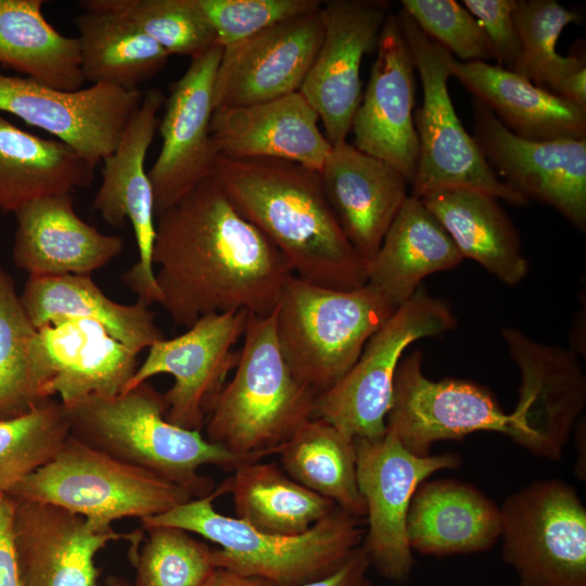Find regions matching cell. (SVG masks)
Instances as JSON below:
<instances>
[{"mask_svg": "<svg viewBox=\"0 0 586 586\" xmlns=\"http://www.w3.org/2000/svg\"><path fill=\"white\" fill-rule=\"evenodd\" d=\"M501 336L520 372L519 399L511 412L519 445L558 460L586 405V379L573 351L533 340L506 328Z\"/></svg>", "mask_w": 586, "mask_h": 586, "instance_id": "19", "label": "cell"}, {"mask_svg": "<svg viewBox=\"0 0 586 586\" xmlns=\"http://www.w3.org/2000/svg\"><path fill=\"white\" fill-rule=\"evenodd\" d=\"M0 222H1V212H0Z\"/></svg>", "mask_w": 586, "mask_h": 586, "instance_id": "49", "label": "cell"}, {"mask_svg": "<svg viewBox=\"0 0 586 586\" xmlns=\"http://www.w3.org/2000/svg\"><path fill=\"white\" fill-rule=\"evenodd\" d=\"M13 533L24 586H101L95 556L131 533L99 531L60 507L14 500Z\"/></svg>", "mask_w": 586, "mask_h": 586, "instance_id": "22", "label": "cell"}, {"mask_svg": "<svg viewBox=\"0 0 586 586\" xmlns=\"http://www.w3.org/2000/svg\"><path fill=\"white\" fill-rule=\"evenodd\" d=\"M20 300L37 330L71 319L92 320L136 354L163 337L145 303L119 304L90 276L28 277Z\"/></svg>", "mask_w": 586, "mask_h": 586, "instance_id": "29", "label": "cell"}, {"mask_svg": "<svg viewBox=\"0 0 586 586\" xmlns=\"http://www.w3.org/2000/svg\"><path fill=\"white\" fill-rule=\"evenodd\" d=\"M213 175L294 276L342 291L367 284L369 268L340 227L319 171L284 160L219 155Z\"/></svg>", "mask_w": 586, "mask_h": 586, "instance_id": "2", "label": "cell"}, {"mask_svg": "<svg viewBox=\"0 0 586 586\" xmlns=\"http://www.w3.org/2000/svg\"><path fill=\"white\" fill-rule=\"evenodd\" d=\"M300 91L250 105L214 110L211 136L219 155L276 158L320 171L332 144Z\"/></svg>", "mask_w": 586, "mask_h": 586, "instance_id": "26", "label": "cell"}, {"mask_svg": "<svg viewBox=\"0 0 586 586\" xmlns=\"http://www.w3.org/2000/svg\"><path fill=\"white\" fill-rule=\"evenodd\" d=\"M249 316L245 310L208 314L179 336L155 341L124 392L156 374L173 375V386L163 394L165 418L201 432L208 402L237 365L239 354L233 347L243 336Z\"/></svg>", "mask_w": 586, "mask_h": 586, "instance_id": "14", "label": "cell"}, {"mask_svg": "<svg viewBox=\"0 0 586 586\" xmlns=\"http://www.w3.org/2000/svg\"><path fill=\"white\" fill-rule=\"evenodd\" d=\"M203 586H273L266 579L216 568Z\"/></svg>", "mask_w": 586, "mask_h": 586, "instance_id": "47", "label": "cell"}, {"mask_svg": "<svg viewBox=\"0 0 586 586\" xmlns=\"http://www.w3.org/2000/svg\"><path fill=\"white\" fill-rule=\"evenodd\" d=\"M375 48L370 78L352 122L353 145L392 165L411 184L419 158L416 67L396 13L387 15Z\"/></svg>", "mask_w": 586, "mask_h": 586, "instance_id": "20", "label": "cell"}, {"mask_svg": "<svg viewBox=\"0 0 586 586\" xmlns=\"http://www.w3.org/2000/svg\"><path fill=\"white\" fill-rule=\"evenodd\" d=\"M86 10L125 15L169 55L191 59L216 46V35L195 0H84Z\"/></svg>", "mask_w": 586, "mask_h": 586, "instance_id": "41", "label": "cell"}, {"mask_svg": "<svg viewBox=\"0 0 586 586\" xmlns=\"http://www.w3.org/2000/svg\"><path fill=\"white\" fill-rule=\"evenodd\" d=\"M69 436L66 410L51 398L30 412L0 421V496L47 463Z\"/></svg>", "mask_w": 586, "mask_h": 586, "instance_id": "40", "label": "cell"}, {"mask_svg": "<svg viewBox=\"0 0 586 586\" xmlns=\"http://www.w3.org/2000/svg\"><path fill=\"white\" fill-rule=\"evenodd\" d=\"M355 445L357 483L368 522L361 546L380 575L395 583L406 582L415 565L406 534L411 498L434 472L458 468L460 457L417 456L388 429L379 440L356 438Z\"/></svg>", "mask_w": 586, "mask_h": 586, "instance_id": "11", "label": "cell"}, {"mask_svg": "<svg viewBox=\"0 0 586 586\" xmlns=\"http://www.w3.org/2000/svg\"><path fill=\"white\" fill-rule=\"evenodd\" d=\"M42 0H0V64L49 87L76 91L85 77L78 41L44 17Z\"/></svg>", "mask_w": 586, "mask_h": 586, "instance_id": "33", "label": "cell"}, {"mask_svg": "<svg viewBox=\"0 0 586 586\" xmlns=\"http://www.w3.org/2000/svg\"><path fill=\"white\" fill-rule=\"evenodd\" d=\"M84 517L99 531L125 518L141 521L192 499L180 485L124 463L68 436L56 454L9 494Z\"/></svg>", "mask_w": 586, "mask_h": 586, "instance_id": "7", "label": "cell"}, {"mask_svg": "<svg viewBox=\"0 0 586 586\" xmlns=\"http://www.w3.org/2000/svg\"><path fill=\"white\" fill-rule=\"evenodd\" d=\"M37 331L13 278L0 264V421L24 416L53 398L46 394L33 362Z\"/></svg>", "mask_w": 586, "mask_h": 586, "instance_id": "37", "label": "cell"}, {"mask_svg": "<svg viewBox=\"0 0 586 586\" xmlns=\"http://www.w3.org/2000/svg\"><path fill=\"white\" fill-rule=\"evenodd\" d=\"M391 3L332 0L321 4L323 38L300 88L332 145L345 142L361 100L360 65L377 47Z\"/></svg>", "mask_w": 586, "mask_h": 586, "instance_id": "16", "label": "cell"}, {"mask_svg": "<svg viewBox=\"0 0 586 586\" xmlns=\"http://www.w3.org/2000/svg\"><path fill=\"white\" fill-rule=\"evenodd\" d=\"M386 429L412 454L430 455L432 445L477 431L499 432L519 444L521 433L483 386L471 381H433L422 371V354L412 352L397 367Z\"/></svg>", "mask_w": 586, "mask_h": 586, "instance_id": "12", "label": "cell"}, {"mask_svg": "<svg viewBox=\"0 0 586 586\" xmlns=\"http://www.w3.org/2000/svg\"><path fill=\"white\" fill-rule=\"evenodd\" d=\"M500 531L499 507L475 486L449 479L421 483L406 520L409 547L423 556L482 552Z\"/></svg>", "mask_w": 586, "mask_h": 586, "instance_id": "27", "label": "cell"}, {"mask_svg": "<svg viewBox=\"0 0 586 586\" xmlns=\"http://www.w3.org/2000/svg\"><path fill=\"white\" fill-rule=\"evenodd\" d=\"M319 175L340 227L369 268L408 198L409 182L392 165L346 141L332 145Z\"/></svg>", "mask_w": 586, "mask_h": 586, "instance_id": "24", "label": "cell"}, {"mask_svg": "<svg viewBox=\"0 0 586 586\" xmlns=\"http://www.w3.org/2000/svg\"><path fill=\"white\" fill-rule=\"evenodd\" d=\"M13 512V499L0 496V586H24L15 550Z\"/></svg>", "mask_w": 586, "mask_h": 586, "instance_id": "45", "label": "cell"}, {"mask_svg": "<svg viewBox=\"0 0 586 586\" xmlns=\"http://www.w3.org/2000/svg\"><path fill=\"white\" fill-rule=\"evenodd\" d=\"M232 472L221 487L232 496L235 518L264 533L300 535L337 507L273 462L249 461Z\"/></svg>", "mask_w": 586, "mask_h": 586, "instance_id": "35", "label": "cell"}, {"mask_svg": "<svg viewBox=\"0 0 586 586\" xmlns=\"http://www.w3.org/2000/svg\"><path fill=\"white\" fill-rule=\"evenodd\" d=\"M141 528L128 540L135 586H203L216 569L213 549L189 532L161 525Z\"/></svg>", "mask_w": 586, "mask_h": 586, "instance_id": "39", "label": "cell"}, {"mask_svg": "<svg viewBox=\"0 0 586 586\" xmlns=\"http://www.w3.org/2000/svg\"><path fill=\"white\" fill-rule=\"evenodd\" d=\"M451 238L462 258L515 285L527 275L519 233L499 200L473 189H442L420 198Z\"/></svg>", "mask_w": 586, "mask_h": 586, "instance_id": "31", "label": "cell"}, {"mask_svg": "<svg viewBox=\"0 0 586 586\" xmlns=\"http://www.w3.org/2000/svg\"><path fill=\"white\" fill-rule=\"evenodd\" d=\"M81 73L92 85L128 91L154 77L170 56L125 15L86 10L74 20Z\"/></svg>", "mask_w": 586, "mask_h": 586, "instance_id": "34", "label": "cell"}, {"mask_svg": "<svg viewBox=\"0 0 586 586\" xmlns=\"http://www.w3.org/2000/svg\"><path fill=\"white\" fill-rule=\"evenodd\" d=\"M369 558L360 545L334 572L302 586H370Z\"/></svg>", "mask_w": 586, "mask_h": 586, "instance_id": "46", "label": "cell"}, {"mask_svg": "<svg viewBox=\"0 0 586 586\" xmlns=\"http://www.w3.org/2000/svg\"><path fill=\"white\" fill-rule=\"evenodd\" d=\"M454 76L512 133L528 140L586 139V109L488 62L450 63Z\"/></svg>", "mask_w": 586, "mask_h": 586, "instance_id": "28", "label": "cell"}, {"mask_svg": "<svg viewBox=\"0 0 586 586\" xmlns=\"http://www.w3.org/2000/svg\"><path fill=\"white\" fill-rule=\"evenodd\" d=\"M578 22L576 12L556 0H517L514 23L520 54L511 71L557 94L570 76L586 67L585 55L563 56L557 52L562 30Z\"/></svg>", "mask_w": 586, "mask_h": 586, "instance_id": "38", "label": "cell"}, {"mask_svg": "<svg viewBox=\"0 0 586 586\" xmlns=\"http://www.w3.org/2000/svg\"><path fill=\"white\" fill-rule=\"evenodd\" d=\"M402 9L432 40L462 62L494 60L477 21L455 0H402Z\"/></svg>", "mask_w": 586, "mask_h": 586, "instance_id": "42", "label": "cell"}, {"mask_svg": "<svg viewBox=\"0 0 586 586\" xmlns=\"http://www.w3.org/2000/svg\"><path fill=\"white\" fill-rule=\"evenodd\" d=\"M317 394L288 367L278 342L276 308L250 315L234 374L206 406V440L262 459L313 419Z\"/></svg>", "mask_w": 586, "mask_h": 586, "instance_id": "5", "label": "cell"}, {"mask_svg": "<svg viewBox=\"0 0 586 586\" xmlns=\"http://www.w3.org/2000/svg\"><path fill=\"white\" fill-rule=\"evenodd\" d=\"M461 3L483 29L497 65L511 71L520 54L514 23L517 0H463Z\"/></svg>", "mask_w": 586, "mask_h": 586, "instance_id": "44", "label": "cell"}, {"mask_svg": "<svg viewBox=\"0 0 586 586\" xmlns=\"http://www.w3.org/2000/svg\"><path fill=\"white\" fill-rule=\"evenodd\" d=\"M222 494L219 486L142 520V527L173 526L198 534L219 546L213 549L215 568L260 577L273 586H302L329 575L362 544L360 519L339 507L305 533L281 536L217 512L213 500Z\"/></svg>", "mask_w": 586, "mask_h": 586, "instance_id": "4", "label": "cell"}, {"mask_svg": "<svg viewBox=\"0 0 586 586\" xmlns=\"http://www.w3.org/2000/svg\"><path fill=\"white\" fill-rule=\"evenodd\" d=\"M63 405L71 436L180 485L193 498L214 492L212 479L199 472L202 466L233 471L244 462L260 460L230 453L200 431L168 422L163 394L148 381L117 395H89Z\"/></svg>", "mask_w": 586, "mask_h": 586, "instance_id": "3", "label": "cell"}, {"mask_svg": "<svg viewBox=\"0 0 586 586\" xmlns=\"http://www.w3.org/2000/svg\"><path fill=\"white\" fill-rule=\"evenodd\" d=\"M195 3L221 48L321 7L317 0H195Z\"/></svg>", "mask_w": 586, "mask_h": 586, "instance_id": "43", "label": "cell"}, {"mask_svg": "<svg viewBox=\"0 0 586 586\" xmlns=\"http://www.w3.org/2000/svg\"><path fill=\"white\" fill-rule=\"evenodd\" d=\"M141 101L139 90L91 85L64 91L0 72V112L56 137L94 168L115 150Z\"/></svg>", "mask_w": 586, "mask_h": 586, "instance_id": "13", "label": "cell"}, {"mask_svg": "<svg viewBox=\"0 0 586 586\" xmlns=\"http://www.w3.org/2000/svg\"><path fill=\"white\" fill-rule=\"evenodd\" d=\"M152 264L158 304L187 329L208 314L267 316L293 276L284 256L240 215L214 175L156 214Z\"/></svg>", "mask_w": 586, "mask_h": 586, "instance_id": "1", "label": "cell"}, {"mask_svg": "<svg viewBox=\"0 0 586 586\" xmlns=\"http://www.w3.org/2000/svg\"><path fill=\"white\" fill-rule=\"evenodd\" d=\"M284 472L340 509L361 519L366 504L357 483L355 438L329 422L313 418L280 448Z\"/></svg>", "mask_w": 586, "mask_h": 586, "instance_id": "36", "label": "cell"}, {"mask_svg": "<svg viewBox=\"0 0 586 586\" xmlns=\"http://www.w3.org/2000/svg\"><path fill=\"white\" fill-rule=\"evenodd\" d=\"M473 109V139L510 188L544 202L577 229L586 228V139L534 141L509 131L485 105Z\"/></svg>", "mask_w": 586, "mask_h": 586, "instance_id": "15", "label": "cell"}, {"mask_svg": "<svg viewBox=\"0 0 586 586\" xmlns=\"http://www.w3.org/2000/svg\"><path fill=\"white\" fill-rule=\"evenodd\" d=\"M322 38L319 9L222 48L214 85V110L300 91Z\"/></svg>", "mask_w": 586, "mask_h": 586, "instance_id": "21", "label": "cell"}, {"mask_svg": "<svg viewBox=\"0 0 586 586\" xmlns=\"http://www.w3.org/2000/svg\"><path fill=\"white\" fill-rule=\"evenodd\" d=\"M164 95L149 89L129 120L115 150L103 158L102 181L94 194L92 209L113 227L131 224L138 260L126 270L123 282L148 306L160 303L152 252L155 240V207L145 157L158 126L157 113Z\"/></svg>", "mask_w": 586, "mask_h": 586, "instance_id": "17", "label": "cell"}, {"mask_svg": "<svg viewBox=\"0 0 586 586\" xmlns=\"http://www.w3.org/2000/svg\"><path fill=\"white\" fill-rule=\"evenodd\" d=\"M92 167L72 146L46 139L7 119L0 112V212L15 213L36 199L85 189Z\"/></svg>", "mask_w": 586, "mask_h": 586, "instance_id": "32", "label": "cell"}, {"mask_svg": "<svg viewBox=\"0 0 586 586\" xmlns=\"http://www.w3.org/2000/svg\"><path fill=\"white\" fill-rule=\"evenodd\" d=\"M499 509L501 556L518 586H586V508L572 486L538 481Z\"/></svg>", "mask_w": 586, "mask_h": 586, "instance_id": "10", "label": "cell"}, {"mask_svg": "<svg viewBox=\"0 0 586 586\" xmlns=\"http://www.w3.org/2000/svg\"><path fill=\"white\" fill-rule=\"evenodd\" d=\"M456 324L450 307L420 285L369 337L349 371L316 396L313 418L355 440L383 437L404 351L415 341L442 335Z\"/></svg>", "mask_w": 586, "mask_h": 586, "instance_id": "9", "label": "cell"}, {"mask_svg": "<svg viewBox=\"0 0 586 586\" xmlns=\"http://www.w3.org/2000/svg\"><path fill=\"white\" fill-rule=\"evenodd\" d=\"M462 259L436 217L420 199L408 195L369 265L367 284L397 308L425 277Z\"/></svg>", "mask_w": 586, "mask_h": 586, "instance_id": "30", "label": "cell"}, {"mask_svg": "<svg viewBox=\"0 0 586 586\" xmlns=\"http://www.w3.org/2000/svg\"><path fill=\"white\" fill-rule=\"evenodd\" d=\"M396 14L423 91L422 105L413 114L419 158L410 195L420 199L442 189H473L512 205H525L528 200L493 171L456 114L448 91L455 56L429 38L403 9Z\"/></svg>", "mask_w": 586, "mask_h": 586, "instance_id": "8", "label": "cell"}, {"mask_svg": "<svg viewBox=\"0 0 586 586\" xmlns=\"http://www.w3.org/2000/svg\"><path fill=\"white\" fill-rule=\"evenodd\" d=\"M31 356L46 394L58 395L63 404L89 395H117L139 366L138 354L87 319L39 329Z\"/></svg>", "mask_w": 586, "mask_h": 586, "instance_id": "23", "label": "cell"}, {"mask_svg": "<svg viewBox=\"0 0 586 586\" xmlns=\"http://www.w3.org/2000/svg\"><path fill=\"white\" fill-rule=\"evenodd\" d=\"M103 586H135L122 576L110 575L104 579Z\"/></svg>", "mask_w": 586, "mask_h": 586, "instance_id": "48", "label": "cell"}, {"mask_svg": "<svg viewBox=\"0 0 586 586\" xmlns=\"http://www.w3.org/2000/svg\"><path fill=\"white\" fill-rule=\"evenodd\" d=\"M395 309L369 284L342 291L293 275L276 307L281 354L292 374L318 395L349 371Z\"/></svg>", "mask_w": 586, "mask_h": 586, "instance_id": "6", "label": "cell"}, {"mask_svg": "<svg viewBox=\"0 0 586 586\" xmlns=\"http://www.w3.org/2000/svg\"><path fill=\"white\" fill-rule=\"evenodd\" d=\"M12 259L28 277L90 276L117 257L122 237L81 219L71 192L30 201L15 213Z\"/></svg>", "mask_w": 586, "mask_h": 586, "instance_id": "25", "label": "cell"}, {"mask_svg": "<svg viewBox=\"0 0 586 586\" xmlns=\"http://www.w3.org/2000/svg\"><path fill=\"white\" fill-rule=\"evenodd\" d=\"M222 48L218 44L191 59L169 90L163 118L160 153L148 171L155 216L213 176L219 153L211 136L214 85Z\"/></svg>", "mask_w": 586, "mask_h": 586, "instance_id": "18", "label": "cell"}]
</instances>
